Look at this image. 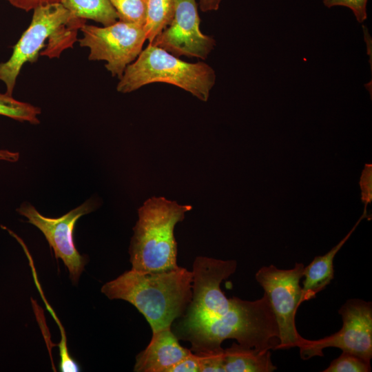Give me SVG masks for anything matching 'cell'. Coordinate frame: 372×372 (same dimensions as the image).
<instances>
[{"instance_id": "6da1fadb", "label": "cell", "mask_w": 372, "mask_h": 372, "mask_svg": "<svg viewBox=\"0 0 372 372\" xmlns=\"http://www.w3.org/2000/svg\"><path fill=\"white\" fill-rule=\"evenodd\" d=\"M192 272L185 268L161 271H127L104 284L101 292L109 299L134 305L152 331L171 327L182 317L192 297Z\"/></svg>"}, {"instance_id": "7a4b0ae2", "label": "cell", "mask_w": 372, "mask_h": 372, "mask_svg": "<svg viewBox=\"0 0 372 372\" xmlns=\"http://www.w3.org/2000/svg\"><path fill=\"white\" fill-rule=\"evenodd\" d=\"M178 339L189 341L195 354L223 351L222 342L229 338L241 346L275 349L278 328L267 295L254 301L240 300L227 316L216 319L180 321L176 329Z\"/></svg>"}, {"instance_id": "3957f363", "label": "cell", "mask_w": 372, "mask_h": 372, "mask_svg": "<svg viewBox=\"0 0 372 372\" xmlns=\"http://www.w3.org/2000/svg\"><path fill=\"white\" fill-rule=\"evenodd\" d=\"M191 209L189 205H180L165 197L153 196L143 203L138 209L129 247L132 269L152 272L178 267L174 231Z\"/></svg>"}, {"instance_id": "277c9868", "label": "cell", "mask_w": 372, "mask_h": 372, "mask_svg": "<svg viewBox=\"0 0 372 372\" xmlns=\"http://www.w3.org/2000/svg\"><path fill=\"white\" fill-rule=\"evenodd\" d=\"M216 77L214 70L205 62H186L159 47L148 44L127 66L116 90L130 93L149 83H166L206 102Z\"/></svg>"}, {"instance_id": "5b68a950", "label": "cell", "mask_w": 372, "mask_h": 372, "mask_svg": "<svg viewBox=\"0 0 372 372\" xmlns=\"http://www.w3.org/2000/svg\"><path fill=\"white\" fill-rule=\"evenodd\" d=\"M80 30L83 37L77 41L90 50L88 59L105 61L107 70L118 79L147 41L143 25L121 20L103 27L85 23Z\"/></svg>"}, {"instance_id": "8992f818", "label": "cell", "mask_w": 372, "mask_h": 372, "mask_svg": "<svg viewBox=\"0 0 372 372\" xmlns=\"http://www.w3.org/2000/svg\"><path fill=\"white\" fill-rule=\"evenodd\" d=\"M303 263H296L293 268L280 269L273 265L263 266L255 278L267 295L278 328V343L275 349L298 347L303 337L298 332L295 316L300 305L303 277Z\"/></svg>"}, {"instance_id": "52a82bcc", "label": "cell", "mask_w": 372, "mask_h": 372, "mask_svg": "<svg viewBox=\"0 0 372 372\" xmlns=\"http://www.w3.org/2000/svg\"><path fill=\"white\" fill-rule=\"evenodd\" d=\"M236 267L235 260L197 257L192 271V300L181 321L216 319L229 314L240 298H227L220 289V283L232 275Z\"/></svg>"}, {"instance_id": "ba28073f", "label": "cell", "mask_w": 372, "mask_h": 372, "mask_svg": "<svg viewBox=\"0 0 372 372\" xmlns=\"http://www.w3.org/2000/svg\"><path fill=\"white\" fill-rule=\"evenodd\" d=\"M342 327L335 333L320 340L302 338L298 348L303 360L322 356V351L336 347L369 362L372 358V304L350 299L339 309Z\"/></svg>"}, {"instance_id": "9c48e42d", "label": "cell", "mask_w": 372, "mask_h": 372, "mask_svg": "<svg viewBox=\"0 0 372 372\" xmlns=\"http://www.w3.org/2000/svg\"><path fill=\"white\" fill-rule=\"evenodd\" d=\"M97 203L90 198L81 205L58 218H49L40 214L29 203H23L18 213L28 219V223L37 227L52 248L56 259L66 266L73 284H76L87 263L86 258L80 254L74 240V230L77 220L93 211Z\"/></svg>"}, {"instance_id": "30bf717a", "label": "cell", "mask_w": 372, "mask_h": 372, "mask_svg": "<svg viewBox=\"0 0 372 372\" xmlns=\"http://www.w3.org/2000/svg\"><path fill=\"white\" fill-rule=\"evenodd\" d=\"M33 10L31 23L13 47L11 56L0 63V81L6 86V93L10 96L22 66L37 60L45 41L58 27L76 18L60 3L40 6Z\"/></svg>"}, {"instance_id": "8fae6325", "label": "cell", "mask_w": 372, "mask_h": 372, "mask_svg": "<svg viewBox=\"0 0 372 372\" xmlns=\"http://www.w3.org/2000/svg\"><path fill=\"white\" fill-rule=\"evenodd\" d=\"M200 21L196 0H177L172 21L149 44L178 57L205 60L216 46V41L200 31Z\"/></svg>"}, {"instance_id": "7c38bea8", "label": "cell", "mask_w": 372, "mask_h": 372, "mask_svg": "<svg viewBox=\"0 0 372 372\" xmlns=\"http://www.w3.org/2000/svg\"><path fill=\"white\" fill-rule=\"evenodd\" d=\"M182 347L171 327L152 331L148 346L136 357V372H168L180 360L191 353Z\"/></svg>"}, {"instance_id": "4fadbf2b", "label": "cell", "mask_w": 372, "mask_h": 372, "mask_svg": "<svg viewBox=\"0 0 372 372\" xmlns=\"http://www.w3.org/2000/svg\"><path fill=\"white\" fill-rule=\"evenodd\" d=\"M366 206L364 205L363 214L349 232L329 252L323 256H316L309 265L304 267L303 281L300 304L314 298L317 293L322 291L333 278V259L347 241L361 220L367 217Z\"/></svg>"}, {"instance_id": "5bb4252c", "label": "cell", "mask_w": 372, "mask_h": 372, "mask_svg": "<svg viewBox=\"0 0 372 372\" xmlns=\"http://www.w3.org/2000/svg\"><path fill=\"white\" fill-rule=\"evenodd\" d=\"M270 349L246 347L234 342L224 349L225 372H271L277 367Z\"/></svg>"}, {"instance_id": "9a60e30c", "label": "cell", "mask_w": 372, "mask_h": 372, "mask_svg": "<svg viewBox=\"0 0 372 372\" xmlns=\"http://www.w3.org/2000/svg\"><path fill=\"white\" fill-rule=\"evenodd\" d=\"M73 15L103 25L115 23L118 17L109 0H59Z\"/></svg>"}, {"instance_id": "2e32d148", "label": "cell", "mask_w": 372, "mask_h": 372, "mask_svg": "<svg viewBox=\"0 0 372 372\" xmlns=\"http://www.w3.org/2000/svg\"><path fill=\"white\" fill-rule=\"evenodd\" d=\"M176 2L177 0H147L146 18L143 27L149 43L170 23Z\"/></svg>"}, {"instance_id": "e0dca14e", "label": "cell", "mask_w": 372, "mask_h": 372, "mask_svg": "<svg viewBox=\"0 0 372 372\" xmlns=\"http://www.w3.org/2000/svg\"><path fill=\"white\" fill-rule=\"evenodd\" d=\"M85 22V19L76 17L61 25L48 37L46 48L40 54L50 59L56 58L59 57L64 50L72 48L74 43L78 41V30Z\"/></svg>"}, {"instance_id": "ac0fdd59", "label": "cell", "mask_w": 372, "mask_h": 372, "mask_svg": "<svg viewBox=\"0 0 372 372\" xmlns=\"http://www.w3.org/2000/svg\"><path fill=\"white\" fill-rule=\"evenodd\" d=\"M41 112L38 107L17 101L6 93H0V115L37 125L39 123L38 116Z\"/></svg>"}, {"instance_id": "d6986e66", "label": "cell", "mask_w": 372, "mask_h": 372, "mask_svg": "<svg viewBox=\"0 0 372 372\" xmlns=\"http://www.w3.org/2000/svg\"><path fill=\"white\" fill-rule=\"evenodd\" d=\"M116 10L118 20L144 25L147 0H109Z\"/></svg>"}, {"instance_id": "ffe728a7", "label": "cell", "mask_w": 372, "mask_h": 372, "mask_svg": "<svg viewBox=\"0 0 372 372\" xmlns=\"http://www.w3.org/2000/svg\"><path fill=\"white\" fill-rule=\"evenodd\" d=\"M370 362L362 358L342 351V354L333 360L323 372H369L371 371Z\"/></svg>"}, {"instance_id": "44dd1931", "label": "cell", "mask_w": 372, "mask_h": 372, "mask_svg": "<svg viewBox=\"0 0 372 372\" xmlns=\"http://www.w3.org/2000/svg\"><path fill=\"white\" fill-rule=\"evenodd\" d=\"M367 2L368 0H323V4L328 8L334 6L349 8L359 23H363L367 19Z\"/></svg>"}, {"instance_id": "7402d4cb", "label": "cell", "mask_w": 372, "mask_h": 372, "mask_svg": "<svg viewBox=\"0 0 372 372\" xmlns=\"http://www.w3.org/2000/svg\"><path fill=\"white\" fill-rule=\"evenodd\" d=\"M199 357L200 372H224V349L218 353L196 354Z\"/></svg>"}, {"instance_id": "603a6c76", "label": "cell", "mask_w": 372, "mask_h": 372, "mask_svg": "<svg viewBox=\"0 0 372 372\" xmlns=\"http://www.w3.org/2000/svg\"><path fill=\"white\" fill-rule=\"evenodd\" d=\"M168 372H200L198 355L192 352L173 365Z\"/></svg>"}, {"instance_id": "cb8c5ba5", "label": "cell", "mask_w": 372, "mask_h": 372, "mask_svg": "<svg viewBox=\"0 0 372 372\" xmlns=\"http://www.w3.org/2000/svg\"><path fill=\"white\" fill-rule=\"evenodd\" d=\"M372 165L366 164L362 172L360 185L361 189L362 200L364 205L371 203L372 200Z\"/></svg>"}, {"instance_id": "d4e9b609", "label": "cell", "mask_w": 372, "mask_h": 372, "mask_svg": "<svg viewBox=\"0 0 372 372\" xmlns=\"http://www.w3.org/2000/svg\"><path fill=\"white\" fill-rule=\"evenodd\" d=\"M12 6L25 11L34 10L35 8L54 3H59V0H7Z\"/></svg>"}, {"instance_id": "484cf974", "label": "cell", "mask_w": 372, "mask_h": 372, "mask_svg": "<svg viewBox=\"0 0 372 372\" xmlns=\"http://www.w3.org/2000/svg\"><path fill=\"white\" fill-rule=\"evenodd\" d=\"M221 1L222 0H199V8L204 12L215 11L219 8Z\"/></svg>"}, {"instance_id": "4316f807", "label": "cell", "mask_w": 372, "mask_h": 372, "mask_svg": "<svg viewBox=\"0 0 372 372\" xmlns=\"http://www.w3.org/2000/svg\"><path fill=\"white\" fill-rule=\"evenodd\" d=\"M19 158L18 152H10L6 149L0 150V161L16 162Z\"/></svg>"}]
</instances>
